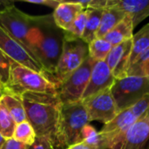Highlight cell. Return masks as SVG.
I'll list each match as a JSON object with an SVG mask.
<instances>
[{
	"instance_id": "cell-1",
	"label": "cell",
	"mask_w": 149,
	"mask_h": 149,
	"mask_svg": "<svg viewBox=\"0 0 149 149\" xmlns=\"http://www.w3.org/2000/svg\"><path fill=\"white\" fill-rule=\"evenodd\" d=\"M26 120L33 127L37 137L48 138L55 148L56 133L62 108L58 93L27 92L20 95Z\"/></svg>"
},
{
	"instance_id": "cell-2",
	"label": "cell",
	"mask_w": 149,
	"mask_h": 149,
	"mask_svg": "<svg viewBox=\"0 0 149 149\" xmlns=\"http://www.w3.org/2000/svg\"><path fill=\"white\" fill-rule=\"evenodd\" d=\"M65 31L56 25L52 14L39 16L29 38L31 52L43 66L45 76L54 83L53 74L62 52Z\"/></svg>"
},
{
	"instance_id": "cell-3",
	"label": "cell",
	"mask_w": 149,
	"mask_h": 149,
	"mask_svg": "<svg viewBox=\"0 0 149 149\" xmlns=\"http://www.w3.org/2000/svg\"><path fill=\"white\" fill-rule=\"evenodd\" d=\"M89 122L87 112L82 101L63 105L54 149H64L80 142L82 130Z\"/></svg>"
},
{
	"instance_id": "cell-4",
	"label": "cell",
	"mask_w": 149,
	"mask_h": 149,
	"mask_svg": "<svg viewBox=\"0 0 149 149\" xmlns=\"http://www.w3.org/2000/svg\"><path fill=\"white\" fill-rule=\"evenodd\" d=\"M58 89L59 86L44 74L16 62L11 63L9 79L5 84L6 93L20 96L27 92L58 93Z\"/></svg>"
},
{
	"instance_id": "cell-5",
	"label": "cell",
	"mask_w": 149,
	"mask_h": 149,
	"mask_svg": "<svg viewBox=\"0 0 149 149\" xmlns=\"http://www.w3.org/2000/svg\"><path fill=\"white\" fill-rule=\"evenodd\" d=\"M88 56V45L81 38L65 37L62 52L58 61L53 79L60 87L61 84L75 72Z\"/></svg>"
},
{
	"instance_id": "cell-6",
	"label": "cell",
	"mask_w": 149,
	"mask_h": 149,
	"mask_svg": "<svg viewBox=\"0 0 149 149\" xmlns=\"http://www.w3.org/2000/svg\"><path fill=\"white\" fill-rule=\"evenodd\" d=\"M110 91L118 111L121 112L149 93V78L127 76L115 79Z\"/></svg>"
},
{
	"instance_id": "cell-7",
	"label": "cell",
	"mask_w": 149,
	"mask_h": 149,
	"mask_svg": "<svg viewBox=\"0 0 149 149\" xmlns=\"http://www.w3.org/2000/svg\"><path fill=\"white\" fill-rule=\"evenodd\" d=\"M38 17L23 12L13 4L0 13V24L31 52L29 38Z\"/></svg>"
},
{
	"instance_id": "cell-8",
	"label": "cell",
	"mask_w": 149,
	"mask_h": 149,
	"mask_svg": "<svg viewBox=\"0 0 149 149\" xmlns=\"http://www.w3.org/2000/svg\"><path fill=\"white\" fill-rule=\"evenodd\" d=\"M94 60L88 55L83 64L60 86L58 93L63 105L81 101L88 85Z\"/></svg>"
},
{
	"instance_id": "cell-9",
	"label": "cell",
	"mask_w": 149,
	"mask_h": 149,
	"mask_svg": "<svg viewBox=\"0 0 149 149\" xmlns=\"http://www.w3.org/2000/svg\"><path fill=\"white\" fill-rule=\"evenodd\" d=\"M0 51L21 65L34 70L37 72L45 75V72L41 64L36 58L20 43L18 42L1 24H0Z\"/></svg>"
},
{
	"instance_id": "cell-10",
	"label": "cell",
	"mask_w": 149,
	"mask_h": 149,
	"mask_svg": "<svg viewBox=\"0 0 149 149\" xmlns=\"http://www.w3.org/2000/svg\"><path fill=\"white\" fill-rule=\"evenodd\" d=\"M81 101L87 112L89 121L97 120L107 124L120 113L110 89Z\"/></svg>"
},
{
	"instance_id": "cell-11",
	"label": "cell",
	"mask_w": 149,
	"mask_h": 149,
	"mask_svg": "<svg viewBox=\"0 0 149 149\" xmlns=\"http://www.w3.org/2000/svg\"><path fill=\"white\" fill-rule=\"evenodd\" d=\"M149 140V114L134 122L114 140L110 149H144Z\"/></svg>"
},
{
	"instance_id": "cell-12",
	"label": "cell",
	"mask_w": 149,
	"mask_h": 149,
	"mask_svg": "<svg viewBox=\"0 0 149 149\" xmlns=\"http://www.w3.org/2000/svg\"><path fill=\"white\" fill-rule=\"evenodd\" d=\"M138 120L140 119L130 107L120 112L112 121L105 124L103 128L99 132L105 149H110L114 140L127 130Z\"/></svg>"
},
{
	"instance_id": "cell-13",
	"label": "cell",
	"mask_w": 149,
	"mask_h": 149,
	"mask_svg": "<svg viewBox=\"0 0 149 149\" xmlns=\"http://www.w3.org/2000/svg\"><path fill=\"white\" fill-rule=\"evenodd\" d=\"M114 81L115 79L106 61H94L90 79L81 100L111 89Z\"/></svg>"
},
{
	"instance_id": "cell-14",
	"label": "cell",
	"mask_w": 149,
	"mask_h": 149,
	"mask_svg": "<svg viewBox=\"0 0 149 149\" xmlns=\"http://www.w3.org/2000/svg\"><path fill=\"white\" fill-rule=\"evenodd\" d=\"M132 46L133 40L131 38L113 46L107 55L105 61L115 79H120L127 77Z\"/></svg>"
},
{
	"instance_id": "cell-15",
	"label": "cell",
	"mask_w": 149,
	"mask_h": 149,
	"mask_svg": "<svg viewBox=\"0 0 149 149\" xmlns=\"http://www.w3.org/2000/svg\"><path fill=\"white\" fill-rule=\"evenodd\" d=\"M109 7H116L129 16L134 28L149 17V0H108Z\"/></svg>"
},
{
	"instance_id": "cell-16",
	"label": "cell",
	"mask_w": 149,
	"mask_h": 149,
	"mask_svg": "<svg viewBox=\"0 0 149 149\" xmlns=\"http://www.w3.org/2000/svg\"><path fill=\"white\" fill-rule=\"evenodd\" d=\"M85 10L78 1H63L53 11L56 25L64 31H69L78 15Z\"/></svg>"
},
{
	"instance_id": "cell-17",
	"label": "cell",
	"mask_w": 149,
	"mask_h": 149,
	"mask_svg": "<svg viewBox=\"0 0 149 149\" xmlns=\"http://www.w3.org/2000/svg\"><path fill=\"white\" fill-rule=\"evenodd\" d=\"M125 17L126 13L116 7L104 9L96 38H103L111 30H113L119 23H120Z\"/></svg>"
},
{
	"instance_id": "cell-18",
	"label": "cell",
	"mask_w": 149,
	"mask_h": 149,
	"mask_svg": "<svg viewBox=\"0 0 149 149\" xmlns=\"http://www.w3.org/2000/svg\"><path fill=\"white\" fill-rule=\"evenodd\" d=\"M134 25L129 16L126 15L124 19L111 30L103 38L109 42L112 46L118 45L127 40L133 38Z\"/></svg>"
},
{
	"instance_id": "cell-19",
	"label": "cell",
	"mask_w": 149,
	"mask_h": 149,
	"mask_svg": "<svg viewBox=\"0 0 149 149\" xmlns=\"http://www.w3.org/2000/svg\"><path fill=\"white\" fill-rule=\"evenodd\" d=\"M133 46L129 59V66L144 52L149 50V24H146L133 36Z\"/></svg>"
},
{
	"instance_id": "cell-20",
	"label": "cell",
	"mask_w": 149,
	"mask_h": 149,
	"mask_svg": "<svg viewBox=\"0 0 149 149\" xmlns=\"http://www.w3.org/2000/svg\"><path fill=\"white\" fill-rule=\"evenodd\" d=\"M86 10H87V19L81 39L88 45L89 43H91L93 40L96 38L103 10H96V9H86Z\"/></svg>"
},
{
	"instance_id": "cell-21",
	"label": "cell",
	"mask_w": 149,
	"mask_h": 149,
	"mask_svg": "<svg viewBox=\"0 0 149 149\" xmlns=\"http://www.w3.org/2000/svg\"><path fill=\"white\" fill-rule=\"evenodd\" d=\"M1 100L12 116L16 124H19L26 120V115L20 96L6 93L3 96Z\"/></svg>"
},
{
	"instance_id": "cell-22",
	"label": "cell",
	"mask_w": 149,
	"mask_h": 149,
	"mask_svg": "<svg viewBox=\"0 0 149 149\" xmlns=\"http://www.w3.org/2000/svg\"><path fill=\"white\" fill-rule=\"evenodd\" d=\"M112 48V45L106 39L95 38L88 44V55L94 61H105Z\"/></svg>"
},
{
	"instance_id": "cell-23",
	"label": "cell",
	"mask_w": 149,
	"mask_h": 149,
	"mask_svg": "<svg viewBox=\"0 0 149 149\" xmlns=\"http://www.w3.org/2000/svg\"><path fill=\"white\" fill-rule=\"evenodd\" d=\"M16 126L17 124L12 116L5 107L3 101L0 100V134L6 140L11 139L13 137Z\"/></svg>"
},
{
	"instance_id": "cell-24",
	"label": "cell",
	"mask_w": 149,
	"mask_h": 149,
	"mask_svg": "<svg viewBox=\"0 0 149 149\" xmlns=\"http://www.w3.org/2000/svg\"><path fill=\"white\" fill-rule=\"evenodd\" d=\"M36 137L37 136L33 127L27 120H25L24 122L17 124L12 138L21 143L31 146L35 141Z\"/></svg>"
},
{
	"instance_id": "cell-25",
	"label": "cell",
	"mask_w": 149,
	"mask_h": 149,
	"mask_svg": "<svg viewBox=\"0 0 149 149\" xmlns=\"http://www.w3.org/2000/svg\"><path fill=\"white\" fill-rule=\"evenodd\" d=\"M127 76L149 78V50L130 65L127 70Z\"/></svg>"
},
{
	"instance_id": "cell-26",
	"label": "cell",
	"mask_w": 149,
	"mask_h": 149,
	"mask_svg": "<svg viewBox=\"0 0 149 149\" xmlns=\"http://www.w3.org/2000/svg\"><path fill=\"white\" fill-rule=\"evenodd\" d=\"M87 19V10H83L74 20L69 31H65V37L70 38H81Z\"/></svg>"
},
{
	"instance_id": "cell-27",
	"label": "cell",
	"mask_w": 149,
	"mask_h": 149,
	"mask_svg": "<svg viewBox=\"0 0 149 149\" xmlns=\"http://www.w3.org/2000/svg\"><path fill=\"white\" fill-rule=\"evenodd\" d=\"M13 61L0 51V79L5 85L8 81L10 65Z\"/></svg>"
},
{
	"instance_id": "cell-28",
	"label": "cell",
	"mask_w": 149,
	"mask_h": 149,
	"mask_svg": "<svg viewBox=\"0 0 149 149\" xmlns=\"http://www.w3.org/2000/svg\"><path fill=\"white\" fill-rule=\"evenodd\" d=\"M27 149H53V146L48 138L36 137L35 141Z\"/></svg>"
},
{
	"instance_id": "cell-29",
	"label": "cell",
	"mask_w": 149,
	"mask_h": 149,
	"mask_svg": "<svg viewBox=\"0 0 149 149\" xmlns=\"http://www.w3.org/2000/svg\"><path fill=\"white\" fill-rule=\"evenodd\" d=\"M25 3H32V4H38V5H45L55 10L63 1L59 0H25Z\"/></svg>"
},
{
	"instance_id": "cell-30",
	"label": "cell",
	"mask_w": 149,
	"mask_h": 149,
	"mask_svg": "<svg viewBox=\"0 0 149 149\" xmlns=\"http://www.w3.org/2000/svg\"><path fill=\"white\" fill-rule=\"evenodd\" d=\"M29 146L21 143L16 140H14L13 138L11 139H8L5 141L4 144L3 145L1 149H27Z\"/></svg>"
},
{
	"instance_id": "cell-31",
	"label": "cell",
	"mask_w": 149,
	"mask_h": 149,
	"mask_svg": "<svg viewBox=\"0 0 149 149\" xmlns=\"http://www.w3.org/2000/svg\"><path fill=\"white\" fill-rule=\"evenodd\" d=\"M66 149H103L100 146L98 145H94V144H91L89 142H86L85 141H80L79 143H76L74 145L70 146L69 148Z\"/></svg>"
},
{
	"instance_id": "cell-32",
	"label": "cell",
	"mask_w": 149,
	"mask_h": 149,
	"mask_svg": "<svg viewBox=\"0 0 149 149\" xmlns=\"http://www.w3.org/2000/svg\"><path fill=\"white\" fill-rule=\"evenodd\" d=\"M13 5V3L11 1H7V0H0V13L9 8L10 6Z\"/></svg>"
},
{
	"instance_id": "cell-33",
	"label": "cell",
	"mask_w": 149,
	"mask_h": 149,
	"mask_svg": "<svg viewBox=\"0 0 149 149\" xmlns=\"http://www.w3.org/2000/svg\"><path fill=\"white\" fill-rule=\"evenodd\" d=\"M5 141H6V139H4V138L2 136V134H0V149L2 148V147H3V145L4 144Z\"/></svg>"
},
{
	"instance_id": "cell-34",
	"label": "cell",
	"mask_w": 149,
	"mask_h": 149,
	"mask_svg": "<svg viewBox=\"0 0 149 149\" xmlns=\"http://www.w3.org/2000/svg\"><path fill=\"white\" fill-rule=\"evenodd\" d=\"M0 90L5 92V85L1 81V79H0ZM5 93H6V92H5Z\"/></svg>"
},
{
	"instance_id": "cell-35",
	"label": "cell",
	"mask_w": 149,
	"mask_h": 149,
	"mask_svg": "<svg viewBox=\"0 0 149 149\" xmlns=\"http://www.w3.org/2000/svg\"><path fill=\"white\" fill-rule=\"evenodd\" d=\"M4 94H6V93H5V92H3V91L0 90V100H2V98H3V96Z\"/></svg>"
},
{
	"instance_id": "cell-36",
	"label": "cell",
	"mask_w": 149,
	"mask_h": 149,
	"mask_svg": "<svg viewBox=\"0 0 149 149\" xmlns=\"http://www.w3.org/2000/svg\"><path fill=\"white\" fill-rule=\"evenodd\" d=\"M148 114H149V111H148Z\"/></svg>"
}]
</instances>
